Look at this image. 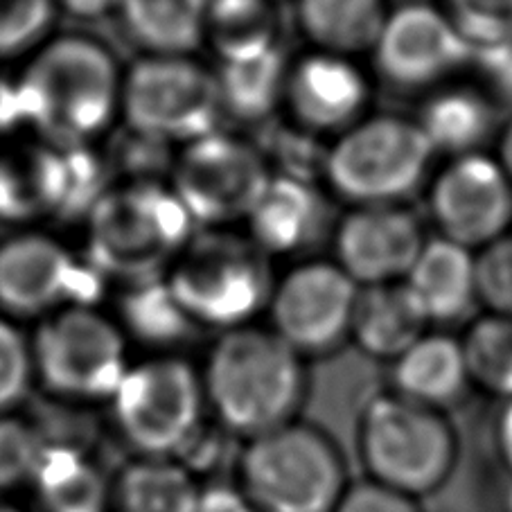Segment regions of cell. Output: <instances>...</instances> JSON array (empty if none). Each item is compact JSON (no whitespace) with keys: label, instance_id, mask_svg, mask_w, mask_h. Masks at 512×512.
Returning a JSON list of instances; mask_svg holds the SVG:
<instances>
[{"label":"cell","instance_id":"obj_1","mask_svg":"<svg viewBox=\"0 0 512 512\" xmlns=\"http://www.w3.org/2000/svg\"><path fill=\"white\" fill-rule=\"evenodd\" d=\"M203 393L226 431L244 440L269 434L294 422L303 404L300 355L273 330H228L210 355Z\"/></svg>","mask_w":512,"mask_h":512},{"label":"cell","instance_id":"obj_2","mask_svg":"<svg viewBox=\"0 0 512 512\" xmlns=\"http://www.w3.org/2000/svg\"><path fill=\"white\" fill-rule=\"evenodd\" d=\"M16 88L25 122L70 149L109 127L122 79L100 43L64 37L37 52Z\"/></svg>","mask_w":512,"mask_h":512},{"label":"cell","instance_id":"obj_3","mask_svg":"<svg viewBox=\"0 0 512 512\" xmlns=\"http://www.w3.org/2000/svg\"><path fill=\"white\" fill-rule=\"evenodd\" d=\"M350 483L339 445L298 420L246 440L237 458L235 485L258 512H334Z\"/></svg>","mask_w":512,"mask_h":512},{"label":"cell","instance_id":"obj_4","mask_svg":"<svg viewBox=\"0 0 512 512\" xmlns=\"http://www.w3.org/2000/svg\"><path fill=\"white\" fill-rule=\"evenodd\" d=\"M357 452L366 479L422 501L452 479L458 438L443 411L388 393L361 413Z\"/></svg>","mask_w":512,"mask_h":512},{"label":"cell","instance_id":"obj_5","mask_svg":"<svg viewBox=\"0 0 512 512\" xmlns=\"http://www.w3.org/2000/svg\"><path fill=\"white\" fill-rule=\"evenodd\" d=\"M192 219L174 192L134 183L104 192L88 213V258L104 276L147 282L188 244Z\"/></svg>","mask_w":512,"mask_h":512},{"label":"cell","instance_id":"obj_6","mask_svg":"<svg viewBox=\"0 0 512 512\" xmlns=\"http://www.w3.org/2000/svg\"><path fill=\"white\" fill-rule=\"evenodd\" d=\"M167 287L192 323L231 330L269 303L273 291L260 246L219 231L183 246Z\"/></svg>","mask_w":512,"mask_h":512},{"label":"cell","instance_id":"obj_7","mask_svg":"<svg viewBox=\"0 0 512 512\" xmlns=\"http://www.w3.org/2000/svg\"><path fill=\"white\" fill-rule=\"evenodd\" d=\"M434 147L418 122L379 116L361 120L325 156L334 190L361 206H395L418 188Z\"/></svg>","mask_w":512,"mask_h":512},{"label":"cell","instance_id":"obj_8","mask_svg":"<svg viewBox=\"0 0 512 512\" xmlns=\"http://www.w3.org/2000/svg\"><path fill=\"white\" fill-rule=\"evenodd\" d=\"M122 438L138 456L179 458L201 431L206 393L181 359H154L129 368L111 397Z\"/></svg>","mask_w":512,"mask_h":512},{"label":"cell","instance_id":"obj_9","mask_svg":"<svg viewBox=\"0 0 512 512\" xmlns=\"http://www.w3.org/2000/svg\"><path fill=\"white\" fill-rule=\"evenodd\" d=\"M120 107L134 134L194 143L215 134L224 113L217 75L188 57H147L122 77Z\"/></svg>","mask_w":512,"mask_h":512},{"label":"cell","instance_id":"obj_10","mask_svg":"<svg viewBox=\"0 0 512 512\" xmlns=\"http://www.w3.org/2000/svg\"><path fill=\"white\" fill-rule=\"evenodd\" d=\"M32 361L48 391L70 400H111L129 370L120 330L86 305L64 307L43 321Z\"/></svg>","mask_w":512,"mask_h":512},{"label":"cell","instance_id":"obj_11","mask_svg":"<svg viewBox=\"0 0 512 512\" xmlns=\"http://www.w3.org/2000/svg\"><path fill=\"white\" fill-rule=\"evenodd\" d=\"M269 183L271 172L260 152L215 131L185 145L172 192L192 222L224 226L249 219Z\"/></svg>","mask_w":512,"mask_h":512},{"label":"cell","instance_id":"obj_12","mask_svg":"<svg viewBox=\"0 0 512 512\" xmlns=\"http://www.w3.org/2000/svg\"><path fill=\"white\" fill-rule=\"evenodd\" d=\"M359 285L339 264H303L271 291L273 332L291 350L323 355L352 330Z\"/></svg>","mask_w":512,"mask_h":512},{"label":"cell","instance_id":"obj_13","mask_svg":"<svg viewBox=\"0 0 512 512\" xmlns=\"http://www.w3.org/2000/svg\"><path fill=\"white\" fill-rule=\"evenodd\" d=\"M431 213L445 240L470 251L485 249L501 240L512 222V183L494 158L458 156L434 183Z\"/></svg>","mask_w":512,"mask_h":512},{"label":"cell","instance_id":"obj_14","mask_svg":"<svg viewBox=\"0 0 512 512\" xmlns=\"http://www.w3.org/2000/svg\"><path fill=\"white\" fill-rule=\"evenodd\" d=\"M379 73L404 88L443 82L472 61L474 48L449 14L427 5H406L388 21L375 46Z\"/></svg>","mask_w":512,"mask_h":512},{"label":"cell","instance_id":"obj_15","mask_svg":"<svg viewBox=\"0 0 512 512\" xmlns=\"http://www.w3.org/2000/svg\"><path fill=\"white\" fill-rule=\"evenodd\" d=\"M95 291L97 276L50 237L19 235L0 246V307L7 314H46Z\"/></svg>","mask_w":512,"mask_h":512},{"label":"cell","instance_id":"obj_16","mask_svg":"<svg viewBox=\"0 0 512 512\" xmlns=\"http://www.w3.org/2000/svg\"><path fill=\"white\" fill-rule=\"evenodd\" d=\"M422 246L418 219L397 206H361L337 233L339 267L361 287L404 280Z\"/></svg>","mask_w":512,"mask_h":512},{"label":"cell","instance_id":"obj_17","mask_svg":"<svg viewBox=\"0 0 512 512\" xmlns=\"http://www.w3.org/2000/svg\"><path fill=\"white\" fill-rule=\"evenodd\" d=\"M285 100L307 129L348 131L366 107L368 84L348 57L314 52L289 68Z\"/></svg>","mask_w":512,"mask_h":512},{"label":"cell","instance_id":"obj_18","mask_svg":"<svg viewBox=\"0 0 512 512\" xmlns=\"http://www.w3.org/2000/svg\"><path fill=\"white\" fill-rule=\"evenodd\" d=\"M253 244L269 253L303 251L316 242L325 226L321 194L303 179L271 176L258 206L249 217Z\"/></svg>","mask_w":512,"mask_h":512},{"label":"cell","instance_id":"obj_19","mask_svg":"<svg viewBox=\"0 0 512 512\" xmlns=\"http://www.w3.org/2000/svg\"><path fill=\"white\" fill-rule=\"evenodd\" d=\"M402 282L416 296L429 321L461 319L479 298L476 258L470 249L445 237L425 242Z\"/></svg>","mask_w":512,"mask_h":512},{"label":"cell","instance_id":"obj_20","mask_svg":"<svg viewBox=\"0 0 512 512\" xmlns=\"http://www.w3.org/2000/svg\"><path fill=\"white\" fill-rule=\"evenodd\" d=\"M66 197V158L48 147L0 152V219L30 222L55 213Z\"/></svg>","mask_w":512,"mask_h":512},{"label":"cell","instance_id":"obj_21","mask_svg":"<svg viewBox=\"0 0 512 512\" xmlns=\"http://www.w3.org/2000/svg\"><path fill=\"white\" fill-rule=\"evenodd\" d=\"M427 314L404 282L359 289L350 337L373 357L397 359L425 337Z\"/></svg>","mask_w":512,"mask_h":512},{"label":"cell","instance_id":"obj_22","mask_svg":"<svg viewBox=\"0 0 512 512\" xmlns=\"http://www.w3.org/2000/svg\"><path fill=\"white\" fill-rule=\"evenodd\" d=\"M395 395L429 409L452 406L470 386L463 343L445 334H425L395 359Z\"/></svg>","mask_w":512,"mask_h":512},{"label":"cell","instance_id":"obj_23","mask_svg":"<svg viewBox=\"0 0 512 512\" xmlns=\"http://www.w3.org/2000/svg\"><path fill=\"white\" fill-rule=\"evenodd\" d=\"M201 490L179 458L138 456L111 479V512H197Z\"/></svg>","mask_w":512,"mask_h":512},{"label":"cell","instance_id":"obj_24","mask_svg":"<svg viewBox=\"0 0 512 512\" xmlns=\"http://www.w3.org/2000/svg\"><path fill=\"white\" fill-rule=\"evenodd\" d=\"M30 488L41 512H111V479L70 445H46Z\"/></svg>","mask_w":512,"mask_h":512},{"label":"cell","instance_id":"obj_25","mask_svg":"<svg viewBox=\"0 0 512 512\" xmlns=\"http://www.w3.org/2000/svg\"><path fill=\"white\" fill-rule=\"evenodd\" d=\"M298 21L319 52L375 50L388 21L384 0H298Z\"/></svg>","mask_w":512,"mask_h":512},{"label":"cell","instance_id":"obj_26","mask_svg":"<svg viewBox=\"0 0 512 512\" xmlns=\"http://www.w3.org/2000/svg\"><path fill=\"white\" fill-rule=\"evenodd\" d=\"M208 0H122L131 37L156 57H185L203 43Z\"/></svg>","mask_w":512,"mask_h":512},{"label":"cell","instance_id":"obj_27","mask_svg":"<svg viewBox=\"0 0 512 512\" xmlns=\"http://www.w3.org/2000/svg\"><path fill=\"white\" fill-rule=\"evenodd\" d=\"M287 75L289 66L278 46L249 59L226 61L217 75L224 111L249 122L267 118L285 100Z\"/></svg>","mask_w":512,"mask_h":512},{"label":"cell","instance_id":"obj_28","mask_svg":"<svg viewBox=\"0 0 512 512\" xmlns=\"http://www.w3.org/2000/svg\"><path fill=\"white\" fill-rule=\"evenodd\" d=\"M276 16L271 0H208L206 32L219 57L242 61L276 48Z\"/></svg>","mask_w":512,"mask_h":512},{"label":"cell","instance_id":"obj_29","mask_svg":"<svg viewBox=\"0 0 512 512\" xmlns=\"http://www.w3.org/2000/svg\"><path fill=\"white\" fill-rule=\"evenodd\" d=\"M492 122L494 109L488 97L456 88L436 95L425 107L418 125L434 152L456 154L458 158L476 154L474 149L490 134Z\"/></svg>","mask_w":512,"mask_h":512},{"label":"cell","instance_id":"obj_30","mask_svg":"<svg viewBox=\"0 0 512 512\" xmlns=\"http://www.w3.org/2000/svg\"><path fill=\"white\" fill-rule=\"evenodd\" d=\"M461 343L470 382L512 400V319L485 316Z\"/></svg>","mask_w":512,"mask_h":512},{"label":"cell","instance_id":"obj_31","mask_svg":"<svg viewBox=\"0 0 512 512\" xmlns=\"http://www.w3.org/2000/svg\"><path fill=\"white\" fill-rule=\"evenodd\" d=\"M136 294H131L125 303V314L131 328L138 337L149 341H176L190 330V319L176 303L167 282H138Z\"/></svg>","mask_w":512,"mask_h":512},{"label":"cell","instance_id":"obj_32","mask_svg":"<svg viewBox=\"0 0 512 512\" xmlns=\"http://www.w3.org/2000/svg\"><path fill=\"white\" fill-rule=\"evenodd\" d=\"M46 443L30 422L0 416V497L32 485Z\"/></svg>","mask_w":512,"mask_h":512},{"label":"cell","instance_id":"obj_33","mask_svg":"<svg viewBox=\"0 0 512 512\" xmlns=\"http://www.w3.org/2000/svg\"><path fill=\"white\" fill-rule=\"evenodd\" d=\"M449 19L472 48L512 43V0H447Z\"/></svg>","mask_w":512,"mask_h":512},{"label":"cell","instance_id":"obj_34","mask_svg":"<svg viewBox=\"0 0 512 512\" xmlns=\"http://www.w3.org/2000/svg\"><path fill=\"white\" fill-rule=\"evenodd\" d=\"M55 0H0V57L32 48L46 34Z\"/></svg>","mask_w":512,"mask_h":512},{"label":"cell","instance_id":"obj_35","mask_svg":"<svg viewBox=\"0 0 512 512\" xmlns=\"http://www.w3.org/2000/svg\"><path fill=\"white\" fill-rule=\"evenodd\" d=\"M476 289L492 314L512 319V235L488 244L476 258Z\"/></svg>","mask_w":512,"mask_h":512},{"label":"cell","instance_id":"obj_36","mask_svg":"<svg viewBox=\"0 0 512 512\" xmlns=\"http://www.w3.org/2000/svg\"><path fill=\"white\" fill-rule=\"evenodd\" d=\"M32 348L12 323L0 319V416H7L30 391Z\"/></svg>","mask_w":512,"mask_h":512},{"label":"cell","instance_id":"obj_37","mask_svg":"<svg viewBox=\"0 0 512 512\" xmlns=\"http://www.w3.org/2000/svg\"><path fill=\"white\" fill-rule=\"evenodd\" d=\"M334 512H425L420 499L370 479L352 481Z\"/></svg>","mask_w":512,"mask_h":512},{"label":"cell","instance_id":"obj_38","mask_svg":"<svg viewBox=\"0 0 512 512\" xmlns=\"http://www.w3.org/2000/svg\"><path fill=\"white\" fill-rule=\"evenodd\" d=\"M197 512H258L237 485H203Z\"/></svg>","mask_w":512,"mask_h":512},{"label":"cell","instance_id":"obj_39","mask_svg":"<svg viewBox=\"0 0 512 512\" xmlns=\"http://www.w3.org/2000/svg\"><path fill=\"white\" fill-rule=\"evenodd\" d=\"M21 122H25V118L19 100V88H16V84L0 79V136L10 134Z\"/></svg>","mask_w":512,"mask_h":512},{"label":"cell","instance_id":"obj_40","mask_svg":"<svg viewBox=\"0 0 512 512\" xmlns=\"http://www.w3.org/2000/svg\"><path fill=\"white\" fill-rule=\"evenodd\" d=\"M497 449L501 463L512 479V400L506 402V409L501 411L497 422Z\"/></svg>","mask_w":512,"mask_h":512},{"label":"cell","instance_id":"obj_41","mask_svg":"<svg viewBox=\"0 0 512 512\" xmlns=\"http://www.w3.org/2000/svg\"><path fill=\"white\" fill-rule=\"evenodd\" d=\"M59 3L79 19H97L111 10H120L122 0H59Z\"/></svg>","mask_w":512,"mask_h":512},{"label":"cell","instance_id":"obj_42","mask_svg":"<svg viewBox=\"0 0 512 512\" xmlns=\"http://www.w3.org/2000/svg\"><path fill=\"white\" fill-rule=\"evenodd\" d=\"M499 165L501 170L506 172V176L512 183V122L508 125V129L503 131L501 143H499Z\"/></svg>","mask_w":512,"mask_h":512},{"label":"cell","instance_id":"obj_43","mask_svg":"<svg viewBox=\"0 0 512 512\" xmlns=\"http://www.w3.org/2000/svg\"><path fill=\"white\" fill-rule=\"evenodd\" d=\"M0 512H25L12 497H0Z\"/></svg>","mask_w":512,"mask_h":512}]
</instances>
